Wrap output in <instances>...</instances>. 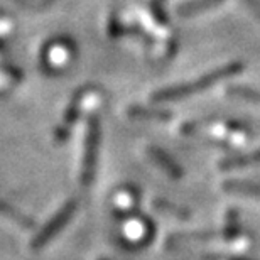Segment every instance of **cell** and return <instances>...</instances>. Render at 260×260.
Wrapping results in <instances>:
<instances>
[{
    "instance_id": "1",
    "label": "cell",
    "mask_w": 260,
    "mask_h": 260,
    "mask_svg": "<svg viewBox=\"0 0 260 260\" xmlns=\"http://www.w3.org/2000/svg\"><path fill=\"white\" fill-rule=\"evenodd\" d=\"M218 2H220V0H193V2H188L186 5H183V7H179V12L181 14H194L198 10L208 9Z\"/></svg>"
}]
</instances>
